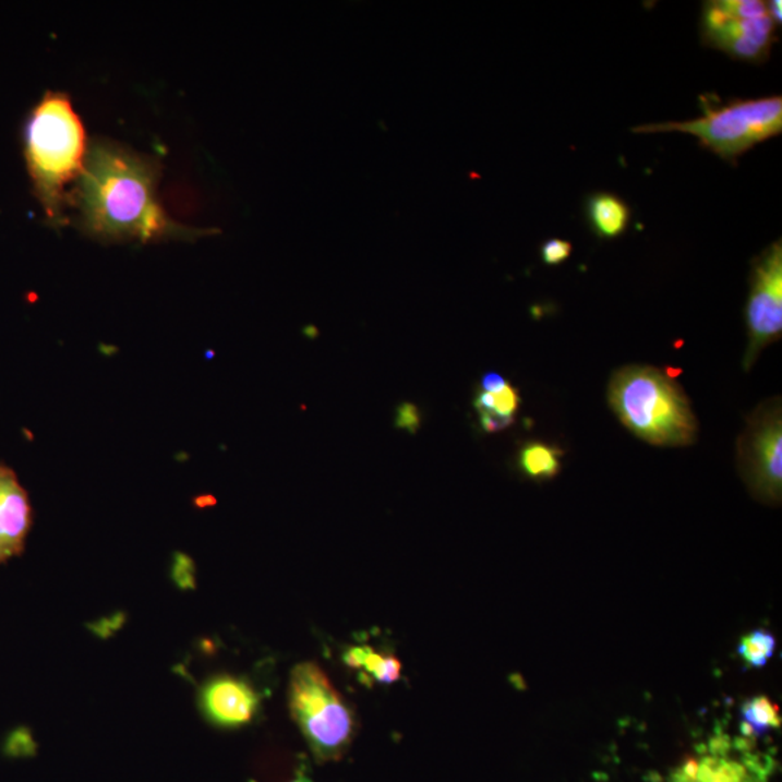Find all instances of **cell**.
I'll use <instances>...</instances> for the list:
<instances>
[{
  "instance_id": "5",
  "label": "cell",
  "mask_w": 782,
  "mask_h": 782,
  "mask_svg": "<svg viewBox=\"0 0 782 782\" xmlns=\"http://www.w3.org/2000/svg\"><path fill=\"white\" fill-rule=\"evenodd\" d=\"M289 700L291 715L316 761H339L356 736V715L324 671L313 662L296 666Z\"/></svg>"
},
{
  "instance_id": "7",
  "label": "cell",
  "mask_w": 782,
  "mask_h": 782,
  "mask_svg": "<svg viewBox=\"0 0 782 782\" xmlns=\"http://www.w3.org/2000/svg\"><path fill=\"white\" fill-rule=\"evenodd\" d=\"M748 348L745 370L755 364L759 353L782 334V241L768 245L753 260L748 303H746Z\"/></svg>"
},
{
  "instance_id": "4",
  "label": "cell",
  "mask_w": 782,
  "mask_h": 782,
  "mask_svg": "<svg viewBox=\"0 0 782 782\" xmlns=\"http://www.w3.org/2000/svg\"><path fill=\"white\" fill-rule=\"evenodd\" d=\"M702 115L690 121L657 122L631 128L634 134L679 132L695 136L701 148L736 165L737 158L782 132V97L720 101L701 96Z\"/></svg>"
},
{
  "instance_id": "12",
  "label": "cell",
  "mask_w": 782,
  "mask_h": 782,
  "mask_svg": "<svg viewBox=\"0 0 782 782\" xmlns=\"http://www.w3.org/2000/svg\"><path fill=\"white\" fill-rule=\"evenodd\" d=\"M561 455L563 453L555 446L541 444V442H530L520 450L519 466L521 471L529 476L530 479H552L560 472Z\"/></svg>"
},
{
  "instance_id": "15",
  "label": "cell",
  "mask_w": 782,
  "mask_h": 782,
  "mask_svg": "<svg viewBox=\"0 0 782 782\" xmlns=\"http://www.w3.org/2000/svg\"><path fill=\"white\" fill-rule=\"evenodd\" d=\"M775 647V636L766 629H758L741 639L737 651L750 666L761 669L774 655Z\"/></svg>"
},
{
  "instance_id": "13",
  "label": "cell",
  "mask_w": 782,
  "mask_h": 782,
  "mask_svg": "<svg viewBox=\"0 0 782 782\" xmlns=\"http://www.w3.org/2000/svg\"><path fill=\"white\" fill-rule=\"evenodd\" d=\"M742 732L749 736L766 735L771 729L781 726L779 706L766 696L750 698L741 709Z\"/></svg>"
},
{
  "instance_id": "3",
  "label": "cell",
  "mask_w": 782,
  "mask_h": 782,
  "mask_svg": "<svg viewBox=\"0 0 782 782\" xmlns=\"http://www.w3.org/2000/svg\"><path fill=\"white\" fill-rule=\"evenodd\" d=\"M610 406L623 425L657 446L691 445L697 419L690 400L671 375L653 366H625L609 386Z\"/></svg>"
},
{
  "instance_id": "26",
  "label": "cell",
  "mask_w": 782,
  "mask_h": 782,
  "mask_svg": "<svg viewBox=\"0 0 782 782\" xmlns=\"http://www.w3.org/2000/svg\"><path fill=\"white\" fill-rule=\"evenodd\" d=\"M291 782H312L311 779L306 774H304L303 771H300L298 777H296L294 781Z\"/></svg>"
},
{
  "instance_id": "19",
  "label": "cell",
  "mask_w": 782,
  "mask_h": 782,
  "mask_svg": "<svg viewBox=\"0 0 782 782\" xmlns=\"http://www.w3.org/2000/svg\"><path fill=\"white\" fill-rule=\"evenodd\" d=\"M396 428L399 430L408 431L409 434H417L419 428H421V413L413 404L399 405L396 412Z\"/></svg>"
},
{
  "instance_id": "14",
  "label": "cell",
  "mask_w": 782,
  "mask_h": 782,
  "mask_svg": "<svg viewBox=\"0 0 782 782\" xmlns=\"http://www.w3.org/2000/svg\"><path fill=\"white\" fill-rule=\"evenodd\" d=\"M691 782H750V780L748 771L742 763L711 757L698 761L697 772Z\"/></svg>"
},
{
  "instance_id": "1",
  "label": "cell",
  "mask_w": 782,
  "mask_h": 782,
  "mask_svg": "<svg viewBox=\"0 0 782 782\" xmlns=\"http://www.w3.org/2000/svg\"><path fill=\"white\" fill-rule=\"evenodd\" d=\"M156 158L110 140L88 145L85 171L73 192L83 231L100 241L194 240L216 233L176 222L158 201Z\"/></svg>"
},
{
  "instance_id": "22",
  "label": "cell",
  "mask_w": 782,
  "mask_h": 782,
  "mask_svg": "<svg viewBox=\"0 0 782 782\" xmlns=\"http://www.w3.org/2000/svg\"><path fill=\"white\" fill-rule=\"evenodd\" d=\"M373 675L380 683H396L401 677V662L396 657L383 655L382 664Z\"/></svg>"
},
{
  "instance_id": "24",
  "label": "cell",
  "mask_w": 782,
  "mask_h": 782,
  "mask_svg": "<svg viewBox=\"0 0 782 782\" xmlns=\"http://www.w3.org/2000/svg\"><path fill=\"white\" fill-rule=\"evenodd\" d=\"M507 384L509 383H506V380L503 378L501 374L489 373L481 380V392L496 393L502 390L503 387H506Z\"/></svg>"
},
{
  "instance_id": "8",
  "label": "cell",
  "mask_w": 782,
  "mask_h": 782,
  "mask_svg": "<svg viewBox=\"0 0 782 782\" xmlns=\"http://www.w3.org/2000/svg\"><path fill=\"white\" fill-rule=\"evenodd\" d=\"M739 466L754 493L767 501L781 496L782 421L780 401L762 405L739 440Z\"/></svg>"
},
{
  "instance_id": "18",
  "label": "cell",
  "mask_w": 782,
  "mask_h": 782,
  "mask_svg": "<svg viewBox=\"0 0 782 782\" xmlns=\"http://www.w3.org/2000/svg\"><path fill=\"white\" fill-rule=\"evenodd\" d=\"M171 577L180 590H193L196 586L193 561L188 555L177 554L173 568H171Z\"/></svg>"
},
{
  "instance_id": "17",
  "label": "cell",
  "mask_w": 782,
  "mask_h": 782,
  "mask_svg": "<svg viewBox=\"0 0 782 782\" xmlns=\"http://www.w3.org/2000/svg\"><path fill=\"white\" fill-rule=\"evenodd\" d=\"M572 242L561 240V238H552V240L543 242L541 246L542 261L548 265L563 264L564 261L572 257Z\"/></svg>"
},
{
  "instance_id": "20",
  "label": "cell",
  "mask_w": 782,
  "mask_h": 782,
  "mask_svg": "<svg viewBox=\"0 0 782 782\" xmlns=\"http://www.w3.org/2000/svg\"><path fill=\"white\" fill-rule=\"evenodd\" d=\"M7 753L11 755H33L35 744L28 729H17L7 741Z\"/></svg>"
},
{
  "instance_id": "6",
  "label": "cell",
  "mask_w": 782,
  "mask_h": 782,
  "mask_svg": "<svg viewBox=\"0 0 782 782\" xmlns=\"http://www.w3.org/2000/svg\"><path fill=\"white\" fill-rule=\"evenodd\" d=\"M700 38L733 60L762 64L777 43V25L762 0H709L702 3Z\"/></svg>"
},
{
  "instance_id": "16",
  "label": "cell",
  "mask_w": 782,
  "mask_h": 782,
  "mask_svg": "<svg viewBox=\"0 0 782 782\" xmlns=\"http://www.w3.org/2000/svg\"><path fill=\"white\" fill-rule=\"evenodd\" d=\"M519 405V393L510 384L496 393L480 392L474 400L476 409H492L494 412L503 414V417L512 418L518 412Z\"/></svg>"
},
{
  "instance_id": "11",
  "label": "cell",
  "mask_w": 782,
  "mask_h": 782,
  "mask_svg": "<svg viewBox=\"0 0 782 782\" xmlns=\"http://www.w3.org/2000/svg\"><path fill=\"white\" fill-rule=\"evenodd\" d=\"M586 218L594 236L610 241L627 231L631 212L629 205L617 194L598 192L587 197Z\"/></svg>"
},
{
  "instance_id": "23",
  "label": "cell",
  "mask_w": 782,
  "mask_h": 782,
  "mask_svg": "<svg viewBox=\"0 0 782 782\" xmlns=\"http://www.w3.org/2000/svg\"><path fill=\"white\" fill-rule=\"evenodd\" d=\"M371 651H373V648L370 647L349 648L346 655H344V662H346L349 669H361V666L364 665L366 655H369Z\"/></svg>"
},
{
  "instance_id": "9",
  "label": "cell",
  "mask_w": 782,
  "mask_h": 782,
  "mask_svg": "<svg viewBox=\"0 0 782 782\" xmlns=\"http://www.w3.org/2000/svg\"><path fill=\"white\" fill-rule=\"evenodd\" d=\"M260 707L258 693L242 679L216 677L201 691V709L215 726L237 729L254 719Z\"/></svg>"
},
{
  "instance_id": "21",
  "label": "cell",
  "mask_w": 782,
  "mask_h": 782,
  "mask_svg": "<svg viewBox=\"0 0 782 782\" xmlns=\"http://www.w3.org/2000/svg\"><path fill=\"white\" fill-rule=\"evenodd\" d=\"M477 412L480 414L481 426H483L485 432H490V434L506 430V428H509L512 423H514V418L503 417V414L494 412L492 409L481 408L477 409Z\"/></svg>"
},
{
  "instance_id": "10",
  "label": "cell",
  "mask_w": 782,
  "mask_h": 782,
  "mask_svg": "<svg viewBox=\"0 0 782 782\" xmlns=\"http://www.w3.org/2000/svg\"><path fill=\"white\" fill-rule=\"evenodd\" d=\"M31 524L28 493L11 468L0 466V564L22 554Z\"/></svg>"
},
{
  "instance_id": "25",
  "label": "cell",
  "mask_w": 782,
  "mask_h": 782,
  "mask_svg": "<svg viewBox=\"0 0 782 782\" xmlns=\"http://www.w3.org/2000/svg\"><path fill=\"white\" fill-rule=\"evenodd\" d=\"M782 3L780 0H771L767 2L768 12H770L771 20L774 21L775 25L781 24V8Z\"/></svg>"
},
{
  "instance_id": "2",
  "label": "cell",
  "mask_w": 782,
  "mask_h": 782,
  "mask_svg": "<svg viewBox=\"0 0 782 782\" xmlns=\"http://www.w3.org/2000/svg\"><path fill=\"white\" fill-rule=\"evenodd\" d=\"M26 169L44 214L55 227L68 224L65 207L72 185L85 171L88 145L85 125L72 100L47 92L31 109L24 130Z\"/></svg>"
}]
</instances>
